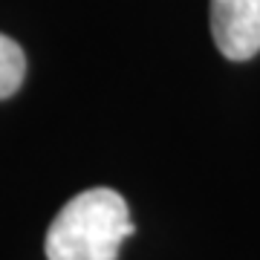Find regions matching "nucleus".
<instances>
[{"instance_id":"1","label":"nucleus","mask_w":260,"mask_h":260,"mask_svg":"<svg viewBox=\"0 0 260 260\" xmlns=\"http://www.w3.org/2000/svg\"><path fill=\"white\" fill-rule=\"evenodd\" d=\"M133 234L127 203L113 188L75 194L47 232V260H116Z\"/></svg>"},{"instance_id":"2","label":"nucleus","mask_w":260,"mask_h":260,"mask_svg":"<svg viewBox=\"0 0 260 260\" xmlns=\"http://www.w3.org/2000/svg\"><path fill=\"white\" fill-rule=\"evenodd\" d=\"M211 35L229 61L260 52V0H211Z\"/></svg>"},{"instance_id":"3","label":"nucleus","mask_w":260,"mask_h":260,"mask_svg":"<svg viewBox=\"0 0 260 260\" xmlns=\"http://www.w3.org/2000/svg\"><path fill=\"white\" fill-rule=\"evenodd\" d=\"M23 75H26V55H23L20 44L0 35V102L18 93Z\"/></svg>"}]
</instances>
